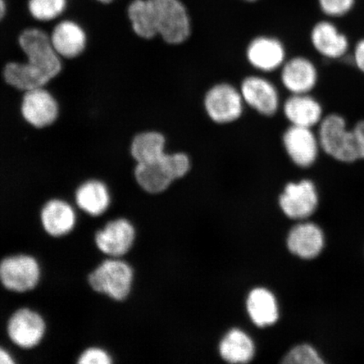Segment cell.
Masks as SVG:
<instances>
[{
	"instance_id": "obj_1",
	"label": "cell",
	"mask_w": 364,
	"mask_h": 364,
	"mask_svg": "<svg viewBox=\"0 0 364 364\" xmlns=\"http://www.w3.org/2000/svg\"><path fill=\"white\" fill-rule=\"evenodd\" d=\"M19 44L26 62L8 63L3 71L4 80L11 87L22 91L43 88L60 74V57L45 31L26 29L20 35Z\"/></svg>"
},
{
	"instance_id": "obj_2",
	"label": "cell",
	"mask_w": 364,
	"mask_h": 364,
	"mask_svg": "<svg viewBox=\"0 0 364 364\" xmlns=\"http://www.w3.org/2000/svg\"><path fill=\"white\" fill-rule=\"evenodd\" d=\"M191 169V159L183 152L166 153L156 161L136 163L134 176L136 183L145 192L158 194L165 192L176 180Z\"/></svg>"
},
{
	"instance_id": "obj_3",
	"label": "cell",
	"mask_w": 364,
	"mask_h": 364,
	"mask_svg": "<svg viewBox=\"0 0 364 364\" xmlns=\"http://www.w3.org/2000/svg\"><path fill=\"white\" fill-rule=\"evenodd\" d=\"M317 135L322 151L335 161L345 164L361 161L356 134L340 114L325 116L318 126Z\"/></svg>"
},
{
	"instance_id": "obj_4",
	"label": "cell",
	"mask_w": 364,
	"mask_h": 364,
	"mask_svg": "<svg viewBox=\"0 0 364 364\" xmlns=\"http://www.w3.org/2000/svg\"><path fill=\"white\" fill-rule=\"evenodd\" d=\"M134 270L121 258L109 257L88 276V283L95 292L121 302L129 297L134 283Z\"/></svg>"
},
{
	"instance_id": "obj_5",
	"label": "cell",
	"mask_w": 364,
	"mask_h": 364,
	"mask_svg": "<svg viewBox=\"0 0 364 364\" xmlns=\"http://www.w3.org/2000/svg\"><path fill=\"white\" fill-rule=\"evenodd\" d=\"M156 10L158 38L172 46L183 44L192 38V16L182 0H154Z\"/></svg>"
},
{
	"instance_id": "obj_6",
	"label": "cell",
	"mask_w": 364,
	"mask_h": 364,
	"mask_svg": "<svg viewBox=\"0 0 364 364\" xmlns=\"http://www.w3.org/2000/svg\"><path fill=\"white\" fill-rule=\"evenodd\" d=\"M41 276L40 264L30 255H12L0 261V284L11 292H30L39 284Z\"/></svg>"
},
{
	"instance_id": "obj_7",
	"label": "cell",
	"mask_w": 364,
	"mask_h": 364,
	"mask_svg": "<svg viewBox=\"0 0 364 364\" xmlns=\"http://www.w3.org/2000/svg\"><path fill=\"white\" fill-rule=\"evenodd\" d=\"M205 112L215 124H228L242 116L245 102L240 89L229 83L212 86L205 94Z\"/></svg>"
},
{
	"instance_id": "obj_8",
	"label": "cell",
	"mask_w": 364,
	"mask_h": 364,
	"mask_svg": "<svg viewBox=\"0 0 364 364\" xmlns=\"http://www.w3.org/2000/svg\"><path fill=\"white\" fill-rule=\"evenodd\" d=\"M47 324L41 314L21 308L9 318L7 334L14 344L22 349H33L44 338Z\"/></svg>"
},
{
	"instance_id": "obj_9",
	"label": "cell",
	"mask_w": 364,
	"mask_h": 364,
	"mask_svg": "<svg viewBox=\"0 0 364 364\" xmlns=\"http://www.w3.org/2000/svg\"><path fill=\"white\" fill-rule=\"evenodd\" d=\"M283 144L291 161L302 169L311 167L322 151L317 134L309 127L290 125L284 132Z\"/></svg>"
},
{
	"instance_id": "obj_10",
	"label": "cell",
	"mask_w": 364,
	"mask_h": 364,
	"mask_svg": "<svg viewBox=\"0 0 364 364\" xmlns=\"http://www.w3.org/2000/svg\"><path fill=\"white\" fill-rule=\"evenodd\" d=\"M135 228L126 218H117L107 223L95 235L97 249L108 257L122 258L133 247Z\"/></svg>"
},
{
	"instance_id": "obj_11",
	"label": "cell",
	"mask_w": 364,
	"mask_h": 364,
	"mask_svg": "<svg viewBox=\"0 0 364 364\" xmlns=\"http://www.w3.org/2000/svg\"><path fill=\"white\" fill-rule=\"evenodd\" d=\"M318 203V191L311 180L290 182L279 198L282 210L294 220H304L316 212Z\"/></svg>"
},
{
	"instance_id": "obj_12",
	"label": "cell",
	"mask_w": 364,
	"mask_h": 364,
	"mask_svg": "<svg viewBox=\"0 0 364 364\" xmlns=\"http://www.w3.org/2000/svg\"><path fill=\"white\" fill-rule=\"evenodd\" d=\"M247 58L250 65L259 71H275L287 60L285 46L277 36L261 33L250 41Z\"/></svg>"
},
{
	"instance_id": "obj_13",
	"label": "cell",
	"mask_w": 364,
	"mask_h": 364,
	"mask_svg": "<svg viewBox=\"0 0 364 364\" xmlns=\"http://www.w3.org/2000/svg\"><path fill=\"white\" fill-rule=\"evenodd\" d=\"M21 114L27 124L36 129H44L56 122L59 115L57 100L48 90L38 88L25 91Z\"/></svg>"
},
{
	"instance_id": "obj_14",
	"label": "cell",
	"mask_w": 364,
	"mask_h": 364,
	"mask_svg": "<svg viewBox=\"0 0 364 364\" xmlns=\"http://www.w3.org/2000/svg\"><path fill=\"white\" fill-rule=\"evenodd\" d=\"M244 102L262 116L272 117L279 111V90L271 81L262 76H248L240 87Z\"/></svg>"
},
{
	"instance_id": "obj_15",
	"label": "cell",
	"mask_w": 364,
	"mask_h": 364,
	"mask_svg": "<svg viewBox=\"0 0 364 364\" xmlns=\"http://www.w3.org/2000/svg\"><path fill=\"white\" fill-rule=\"evenodd\" d=\"M318 80L315 63L306 57L290 58L281 68L282 84L290 94H311Z\"/></svg>"
},
{
	"instance_id": "obj_16",
	"label": "cell",
	"mask_w": 364,
	"mask_h": 364,
	"mask_svg": "<svg viewBox=\"0 0 364 364\" xmlns=\"http://www.w3.org/2000/svg\"><path fill=\"white\" fill-rule=\"evenodd\" d=\"M309 38L314 49L322 57L331 60L344 58L349 51L348 36L330 21L316 22L312 26Z\"/></svg>"
},
{
	"instance_id": "obj_17",
	"label": "cell",
	"mask_w": 364,
	"mask_h": 364,
	"mask_svg": "<svg viewBox=\"0 0 364 364\" xmlns=\"http://www.w3.org/2000/svg\"><path fill=\"white\" fill-rule=\"evenodd\" d=\"M41 224L48 235L60 238L75 230L77 215L75 208L62 199H51L41 210Z\"/></svg>"
},
{
	"instance_id": "obj_18",
	"label": "cell",
	"mask_w": 364,
	"mask_h": 364,
	"mask_svg": "<svg viewBox=\"0 0 364 364\" xmlns=\"http://www.w3.org/2000/svg\"><path fill=\"white\" fill-rule=\"evenodd\" d=\"M284 113L290 125L309 129L318 126L325 117L321 102L311 94H291L284 104Z\"/></svg>"
},
{
	"instance_id": "obj_19",
	"label": "cell",
	"mask_w": 364,
	"mask_h": 364,
	"mask_svg": "<svg viewBox=\"0 0 364 364\" xmlns=\"http://www.w3.org/2000/svg\"><path fill=\"white\" fill-rule=\"evenodd\" d=\"M287 244L295 256L311 260L318 257L324 248L325 235L316 224L302 223L291 230Z\"/></svg>"
},
{
	"instance_id": "obj_20",
	"label": "cell",
	"mask_w": 364,
	"mask_h": 364,
	"mask_svg": "<svg viewBox=\"0 0 364 364\" xmlns=\"http://www.w3.org/2000/svg\"><path fill=\"white\" fill-rule=\"evenodd\" d=\"M50 39L58 56L68 59L79 57L85 51L87 43L83 28L71 21L58 23Z\"/></svg>"
},
{
	"instance_id": "obj_21",
	"label": "cell",
	"mask_w": 364,
	"mask_h": 364,
	"mask_svg": "<svg viewBox=\"0 0 364 364\" xmlns=\"http://www.w3.org/2000/svg\"><path fill=\"white\" fill-rule=\"evenodd\" d=\"M75 198L80 210L92 217L102 216L111 205L110 191L99 180H89L82 183L76 190Z\"/></svg>"
},
{
	"instance_id": "obj_22",
	"label": "cell",
	"mask_w": 364,
	"mask_h": 364,
	"mask_svg": "<svg viewBox=\"0 0 364 364\" xmlns=\"http://www.w3.org/2000/svg\"><path fill=\"white\" fill-rule=\"evenodd\" d=\"M131 28L141 39L158 38L156 10L154 0H131L127 6Z\"/></svg>"
},
{
	"instance_id": "obj_23",
	"label": "cell",
	"mask_w": 364,
	"mask_h": 364,
	"mask_svg": "<svg viewBox=\"0 0 364 364\" xmlns=\"http://www.w3.org/2000/svg\"><path fill=\"white\" fill-rule=\"evenodd\" d=\"M247 306L250 318L258 326L273 325L279 318L277 300L266 289H253L248 296Z\"/></svg>"
},
{
	"instance_id": "obj_24",
	"label": "cell",
	"mask_w": 364,
	"mask_h": 364,
	"mask_svg": "<svg viewBox=\"0 0 364 364\" xmlns=\"http://www.w3.org/2000/svg\"><path fill=\"white\" fill-rule=\"evenodd\" d=\"M221 357L228 363H249L255 355V346L250 336L239 329L231 330L220 345Z\"/></svg>"
},
{
	"instance_id": "obj_25",
	"label": "cell",
	"mask_w": 364,
	"mask_h": 364,
	"mask_svg": "<svg viewBox=\"0 0 364 364\" xmlns=\"http://www.w3.org/2000/svg\"><path fill=\"white\" fill-rule=\"evenodd\" d=\"M166 139L157 131H146L136 134L130 146V153L136 163L156 161L166 153Z\"/></svg>"
},
{
	"instance_id": "obj_26",
	"label": "cell",
	"mask_w": 364,
	"mask_h": 364,
	"mask_svg": "<svg viewBox=\"0 0 364 364\" xmlns=\"http://www.w3.org/2000/svg\"><path fill=\"white\" fill-rule=\"evenodd\" d=\"M67 6V0H29L31 16L40 21H50L60 16Z\"/></svg>"
},
{
	"instance_id": "obj_27",
	"label": "cell",
	"mask_w": 364,
	"mask_h": 364,
	"mask_svg": "<svg viewBox=\"0 0 364 364\" xmlns=\"http://www.w3.org/2000/svg\"><path fill=\"white\" fill-rule=\"evenodd\" d=\"M289 364H321L325 362L321 355L311 345L302 344L296 346L286 355L283 360Z\"/></svg>"
},
{
	"instance_id": "obj_28",
	"label": "cell",
	"mask_w": 364,
	"mask_h": 364,
	"mask_svg": "<svg viewBox=\"0 0 364 364\" xmlns=\"http://www.w3.org/2000/svg\"><path fill=\"white\" fill-rule=\"evenodd\" d=\"M317 6L325 16L343 17L351 12L356 0H316Z\"/></svg>"
},
{
	"instance_id": "obj_29",
	"label": "cell",
	"mask_w": 364,
	"mask_h": 364,
	"mask_svg": "<svg viewBox=\"0 0 364 364\" xmlns=\"http://www.w3.org/2000/svg\"><path fill=\"white\" fill-rule=\"evenodd\" d=\"M112 362L111 355L106 350L98 347L85 349L77 361L79 364H111Z\"/></svg>"
},
{
	"instance_id": "obj_30",
	"label": "cell",
	"mask_w": 364,
	"mask_h": 364,
	"mask_svg": "<svg viewBox=\"0 0 364 364\" xmlns=\"http://www.w3.org/2000/svg\"><path fill=\"white\" fill-rule=\"evenodd\" d=\"M353 60L355 66L364 75V38L355 45L353 52Z\"/></svg>"
},
{
	"instance_id": "obj_31",
	"label": "cell",
	"mask_w": 364,
	"mask_h": 364,
	"mask_svg": "<svg viewBox=\"0 0 364 364\" xmlns=\"http://www.w3.org/2000/svg\"><path fill=\"white\" fill-rule=\"evenodd\" d=\"M353 129L356 134L359 156L361 161H364V119L358 121Z\"/></svg>"
},
{
	"instance_id": "obj_32",
	"label": "cell",
	"mask_w": 364,
	"mask_h": 364,
	"mask_svg": "<svg viewBox=\"0 0 364 364\" xmlns=\"http://www.w3.org/2000/svg\"><path fill=\"white\" fill-rule=\"evenodd\" d=\"M15 359L13 358L12 355L0 346V364H13L15 363Z\"/></svg>"
},
{
	"instance_id": "obj_33",
	"label": "cell",
	"mask_w": 364,
	"mask_h": 364,
	"mask_svg": "<svg viewBox=\"0 0 364 364\" xmlns=\"http://www.w3.org/2000/svg\"><path fill=\"white\" fill-rule=\"evenodd\" d=\"M6 14V0H0V21L3 20Z\"/></svg>"
},
{
	"instance_id": "obj_34",
	"label": "cell",
	"mask_w": 364,
	"mask_h": 364,
	"mask_svg": "<svg viewBox=\"0 0 364 364\" xmlns=\"http://www.w3.org/2000/svg\"><path fill=\"white\" fill-rule=\"evenodd\" d=\"M242 1L247 2V3H255V2L260 1V0H242Z\"/></svg>"
},
{
	"instance_id": "obj_35",
	"label": "cell",
	"mask_w": 364,
	"mask_h": 364,
	"mask_svg": "<svg viewBox=\"0 0 364 364\" xmlns=\"http://www.w3.org/2000/svg\"><path fill=\"white\" fill-rule=\"evenodd\" d=\"M99 2H102L104 4H108L112 1V0H98Z\"/></svg>"
}]
</instances>
